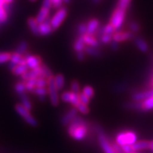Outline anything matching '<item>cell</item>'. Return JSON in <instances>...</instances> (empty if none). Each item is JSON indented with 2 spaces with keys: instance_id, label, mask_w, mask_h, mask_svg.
Wrapping results in <instances>:
<instances>
[{
  "instance_id": "8",
  "label": "cell",
  "mask_w": 153,
  "mask_h": 153,
  "mask_svg": "<svg viewBox=\"0 0 153 153\" xmlns=\"http://www.w3.org/2000/svg\"><path fill=\"white\" fill-rule=\"evenodd\" d=\"M60 98L62 102L71 105L72 107H76V105L80 102L78 94L74 93L71 90L70 91H68V90L67 91H63L62 93L60 94Z\"/></svg>"
},
{
  "instance_id": "5",
  "label": "cell",
  "mask_w": 153,
  "mask_h": 153,
  "mask_svg": "<svg viewBox=\"0 0 153 153\" xmlns=\"http://www.w3.org/2000/svg\"><path fill=\"white\" fill-rule=\"evenodd\" d=\"M54 76H49V78H47V80H48L47 88L49 91V99L50 104L53 106H58L60 104V94H59V90L57 89V88L55 86Z\"/></svg>"
},
{
  "instance_id": "36",
  "label": "cell",
  "mask_w": 153,
  "mask_h": 153,
  "mask_svg": "<svg viewBox=\"0 0 153 153\" xmlns=\"http://www.w3.org/2000/svg\"><path fill=\"white\" fill-rule=\"evenodd\" d=\"M12 53L11 52H0V64L10 62Z\"/></svg>"
},
{
  "instance_id": "32",
  "label": "cell",
  "mask_w": 153,
  "mask_h": 153,
  "mask_svg": "<svg viewBox=\"0 0 153 153\" xmlns=\"http://www.w3.org/2000/svg\"><path fill=\"white\" fill-rule=\"evenodd\" d=\"M75 108L78 111V112H79L80 114H82V115H88V113H89V111H90L88 105L86 104H83V103H82L81 101H80L78 104L76 105Z\"/></svg>"
},
{
  "instance_id": "42",
  "label": "cell",
  "mask_w": 153,
  "mask_h": 153,
  "mask_svg": "<svg viewBox=\"0 0 153 153\" xmlns=\"http://www.w3.org/2000/svg\"><path fill=\"white\" fill-rule=\"evenodd\" d=\"M86 57H87V55H86V53L84 51L83 52L76 53V60H79V61H84V60H86Z\"/></svg>"
},
{
  "instance_id": "25",
  "label": "cell",
  "mask_w": 153,
  "mask_h": 153,
  "mask_svg": "<svg viewBox=\"0 0 153 153\" xmlns=\"http://www.w3.org/2000/svg\"><path fill=\"white\" fill-rule=\"evenodd\" d=\"M28 71H29V68H28L27 65H16L11 70L12 73L14 75L20 76H22L23 74H25Z\"/></svg>"
},
{
  "instance_id": "27",
  "label": "cell",
  "mask_w": 153,
  "mask_h": 153,
  "mask_svg": "<svg viewBox=\"0 0 153 153\" xmlns=\"http://www.w3.org/2000/svg\"><path fill=\"white\" fill-rule=\"evenodd\" d=\"M28 47H29V44H28L27 41H25V40L21 41L18 44V45H17L16 49L15 52H16V53H18V54H20V55H25L27 53Z\"/></svg>"
},
{
  "instance_id": "9",
  "label": "cell",
  "mask_w": 153,
  "mask_h": 153,
  "mask_svg": "<svg viewBox=\"0 0 153 153\" xmlns=\"http://www.w3.org/2000/svg\"><path fill=\"white\" fill-rule=\"evenodd\" d=\"M134 38V34L129 30H119L117 31L112 36V41L117 44L124 43Z\"/></svg>"
},
{
  "instance_id": "3",
  "label": "cell",
  "mask_w": 153,
  "mask_h": 153,
  "mask_svg": "<svg viewBox=\"0 0 153 153\" xmlns=\"http://www.w3.org/2000/svg\"><path fill=\"white\" fill-rule=\"evenodd\" d=\"M138 140V134L134 131L131 130L122 131L118 133L115 137V142L120 146H133Z\"/></svg>"
},
{
  "instance_id": "26",
  "label": "cell",
  "mask_w": 153,
  "mask_h": 153,
  "mask_svg": "<svg viewBox=\"0 0 153 153\" xmlns=\"http://www.w3.org/2000/svg\"><path fill=\"white\" fill-rule=\"evenodd\" d=\"M15 91L16 93L19 95V96H22L23 94H27V88H26V84H25V82L24 81H18L17 82H16L15 84Z\"/></svg>"
},
{
  "instance_id": "43",
  "label": "cell",
  "mask_w": 153,
  "mask_h": 153,
  "mask_svg": "<svg viewBox=\"0 0 153 153\" xmlns=\"http://www.w3.org/2000/svg\"><path fill=\"white\" fill-rule=\"evenodd\" d=\"M46 8H49V9H52L53 8V4H52V2L51 0H43L42 1V5Z\"/></svg>"
},
{
  "instance_id": "17",
  "label": "cell",
  "mask_w": 153,
  "mask_h": 153,
  "mask_svg": "<svg viewBox=\"0 0 153 153\" xmlns=\"http://www.w3.org/2000/svg\"><path fill=\"white\" fill-rule=\"evenodd\" d=\"M134 45L137 48V49L142 53H147L149 51V44L147 43V41L146 39H144L141 37H137L134 39Z\"/></svg>"
},
{
  "instance_id": "13",
  "label": "cell",
  "mask_w": 153,
  "mask_h": 153,
  "mask_svg": "<svg viewBox=\"0 0 153 153\" xmlns=\"http://www.w3.org/2000/svg\"><path fill=\"white\" fill-rule=\"evenodd\" d=\"M87 33L96 35L98 31L101 27V23L98 18H91L87 22Z\"/></svg>"
},
{
  "instance_id": "31",
  "label": "cell",
  "mask_w": 153,
  "mask_h": 153,
  "mask_svg": "<svg viewBox=\"0 0 153 153\" xmlns=\"http://www.w3.org/2000/svg\"><path fill=\"white\" fill-rule=\"evenodd\" d=\"M112 36L113 35H111V34H100L99 35L98 38L100 44L108 45L112 42Z\"/></svg>"
},
{
  "instance_id": "15",
  "label": "cell",
  "mask_w": 153,
  "mask_h": 153,
  "mask_svg": "<svg viewBox=\"0 0 153 153\" xmlns=\"http://www.w3.org/2000/svg\"><path fill=\"white\" fill-rule=\"evenodd\" d=\"M153 96V89H148V90H144V91H139L134 93L132 95V100L134 102H141L143 100H146Z\"/></svg>"
},
{
  "instance_id": "14",
  "label": "cell",
  "mask_w": 153,
  "mask_h": 153,
  "mask_svg": "<svg viewBox=\"0 0 153 153\" xmlns=\"http://www.w3.org/2000/svg\"><path fill=\"white\" fill-rule=\"evenodd\" d=\"M55 32L49 21L42 22L38 26V33L40 37H48Z\"/></svg>"
},
{
  "instance_id": "30",
  "label": "cell",
  "mask_w": 153,
  "mask_h": 153,
  "mask_svg": "<svg viewBox=\"0 0 153 153\" xmlns=\"http://www.w3.org/2000/svg\"><path fill=\"white\" fill-rule=\"evenodd\" d=\"M82 93H83L86 96H88V98L93 99L94 97V94H95V91H94V88L91 85H85L83 86L82 88Z\"/></svg>"
},
{
  "instance_id": "21",
  "label": "cell",
  "mask_w": 153,
  "mask_h": 153,
  "mask_svg": "<svg viewBox=\"0 0 153 153\" xmlns=\"http://www.w3.org/2000/svg\"><path fill=\"white\" fill-rule=\"evenodd\" d=\"M149 144L150 140H138L136 143H134L131 146L133 152H141L145 150H149Z\"/></svg>"
},
{
  "instance_id": "35",
  "label": "cell",
  "mask_w": 153,
  "mask_h": 153,
  "mask_svg": "<svg viewBox=\"0 0 153 153\" xmlns=\"http://www.w3.org/2000/svg\"><path fill=\"white\" fill-rule=\"evenodd\" d=\"M70 88L71 91L74 92L76 94H79L82 90H81V85L77 80H72L70 83Z\"/></svg>"
},
{
  "instance_id": "50",
  "label": "cell",
  "mask_w": 153,
  "mask_h": 153,
  "mask_svg": "<svg viewBox=\"0 0 153 153\" xmlns=\"http://www.w3.org/2000/svg\"><path fill=\"white\" fill-rule=\"evenodd\" d=\"M29 1H30V2H36L37 0H29Z\"/></svg>"
},
{
  "instance_id": "40",
  "label": "cell",
  "mask_w": 153,
  "mask_h": 153,
  "mask_svg": "<svg viewBox=\"0 0 153 153\" xmlns=\"http://www.w3.org/2000/svg\"><path fill=\"white\" fill-rule=\"evenodd\" d=\"M78 96H79V100H80V101L83 103V104H86V105H89L90 103V99L88 98V96H86L85 94L82 92H80V93L78 94Z\"/></svg>"
},
{
  "instance_id": "34",
  "label": "cell",
  "mask_w": 153,
  "mask_h": 153,
  "mask_svg": "<svg viewBox=\"0 0 153 153\" xmlns=\"http://www.w3.org/2000/svg\"><path fill=\"white\" fill-rule=\"evenodd\" d=\"M132 1L133 0H117L116 6L120 7V8L126 10H128L129 7L131 5Z\"/></svg>"
},
{
  "instance_id": "45",
  "label": "cell",
  "mask_w": 153,
  "mask_h": 153,
  "mask_svg": "<svg viewBox=\"0 0 153 153\" xmlns=\"http://www.w3.org/2000/svg\"><path fill=\"white\" fill-rule=\"evenodd\" d=\"M110 46H111V48L113 49V50H116V49H118V47H119V44H117V43H116V42H111V44H110Z\"/></svg>"
},
{
  "instance_id": "12",
  "label": "cell",
  "mask_w": 153,
  "mask_h": 153,
  "mask_svg": "<svg viewBox=\"0 0 153 153\" xmlns=\"http://www.w3.org/2000/svg\"><path fill=\"white\" fill-rule=\"evenodd\" d=\"M82 40L84 44H86L87 47H93V48H100V42L99 40V38L96 35L94 34H88L85 33L82 36Z\"/></svg>"
},
{
  "instance_id": "11",
  "label": "cell",
  "mask_w": 153,
  "mask_h": 153,
  "mask_svg": "<svg viewBox=\"0 0 153 153\" xmlns=\"http://www.w3.org/2000/svg\"><path fill=\"white\" fill-rule=\"evenodd\" d=\"M77 116H78V111L75 107H71L62 116V117L60 119V123L62 125L67 127Z\"/></svg>"
},
{
  "instance_id": "2",
  "label": "cell",
  "mask_w": 153,
  "mask_h": 153,
  "mask_svg": "<svg viewBox=\"0 0 153 153\" xmlns=\"http://www.w3.org/2000/svg\"><path fill=\"white\" fill-rule=\"evenodd\" d=\"M128 10H123L120 7L116 6L112 10L109 19V23L115 28L116 31L122 30L124 23L126 22Z\"/></svg>"
},
{
  "instance_id": "28",
  "label": "cell",
  "mask_w": 153,
  "mask_h": 153,
  "mask_svg": "<svg viewBox=\"0 0 153 153\" xmlns=\"http://www.w3.org/2000/svg\"><path fill=\"white\" fill-rule=\"evenodd\" d=\"M20 99H21V104L26 108L27 109L28 111H32L33 110V104H32V101L30 98L28 97L27 94H25L22 96H20Z\"/></svg>"
},
{
  "instance_id": "29",
  "label": "cell",
  "mask_w": 153,
  "mask_h": 153,
  "mask_svg": "<svg viewBox=\"0 0 153 153\" xmlns=\"http://www.w3.org/2000/svg\"><path fill=\"white\" fill-rule=\"evenodd\" d=\"M86 55L91 57H99L101 55V51L100 50V48H93V47H86L85 51Z\"/></svg>"
},
{
  "instance_id": "46",
  "label": "cell",
  "mask_w": 153,
  "mask_h": 153,
  "mask_svg": "<svg viewBox=\"0 0 153 153\" xmlns=\"http://www.w3.org/2000/svg\"><path fill=\"white\" fill-rule=\"evenodd\" d=\"M149 150H151L153 152V140H150V144H149Z\"/></svg>"
},
{
  "instance_id": "38",
  "label": "cell",
  "mask_w": 153,
  "mask_h": 153,
  "mask_svg": "<svg viewBox=\"0 0 153 153\" xmlns=\"http://www.w3.org/2000/svg\"><path fill=\"white\" fill-rule=\"evenodd\" d=\"M128 30L134 34V33H137L140 32V24L137 23L136 22H131L129 23V25H128Z\"/></svg>"
},
{
  "instance_id": "19",
  "label": "cell",
  "mask_w": 153,
  "mask_h": 153,
  "mask_svg": "<svg viewBox=\"0 0 153 153\" xmlns=\"http://www.w3.org/2000/svg\"><path fill=\"white\" fill-rule=\"evenodd\" d=\"M86 44H84L83 40H82V36L77 35V37L75 38L73 44H72V49L76 52V53H79V52H83L85 51L86 49Z\"/></svg>"
},
{
  "instance_id": "49",
  "label": "cell",
  "mask_w": 153,
  "mask_h": 153,
  "mask_svg": "<svg viewBox=\"0 0 153 153\" xmlns=\"http://www.w3.org/2000/svg\"><path fill=\"white\" fill-rule=\"evenodd\" d=\"M93 1L94 2V3H98V2H100V0H93Z\"/></svg>"
},
{
  "instance_id": "1",
  "label": "cell",
  "mask_w": 153,
  "mask_h": 153,
  "mask_svg": "<svg viewBox=\"0 0 153 153\" xmlns=\"http://www.w3.org/2000/svg\"><path fill=\"white\" fill-rule=\"evenodd\" d=\"M67 134L71 139L76 141H82L84 139H86L88 134V128L86 121L80 116H77L67 126Z\"/></svg>"
},
{
  "instance_id": "18",
  "label": "cell",
  "mask_w": 153,
  "mask_h": 153,
  "mask_svg": "<svg viewBox=\"0 0 153 153\" xmlns=\"http://www.w3.org/2000/svg\"><path fill=\"white\" fill-rule=\"evenodd\" d=\"M10 7L11 5H7L0 8V27L4 25H5L9 21L10 15Z\"/></svg>"
},
{
  "instance_id": "7",
  "label": "cell",
  "mask_w": 153,
  "mask_h": 153,
  "mask_svg": "<svg viewBox=\"0 0 153 153\" xmlns=\"http://www.w3.org/2000/svg\"><path fill=\"white\" fill-rule=\"evenodd\" d=\"M98 143L100 147L104 153H117L113 144L110 142L109 139L104 133H100L98 134Z\"/></svg>"
},
{
  "instance_id": "48",
  "label": "cell",
  "mask_w": 153,
  "mask_h": 153,
  "mask_svg": "<svg viewBox=\"0 0 153 153\" xmlns=\"http://www.w3.org/2000/svg\"><path fill=\"white\" fill-rule=\"evenodd\" d=\"M70 2H71V0H63V3H64V4H68Z\"/></svg>"
},
{
  "instance_id": "4",
  "label": "cell",
  "mask_w": 153,
  "mask_h": 153,
  "mask_svg": "<svg viewBox=\"0 0 153 153\" xmlns=\"http://www.w3.org/2000/svg\"><path fill=\"white\" fill-rule=\"evenodd\" d=\"M67 16H68V10L66 6H62L56 10L55 14L49 19V22L55 31L59 29L63 25V23L67 18Z\"/></svg>"
},
{
  "instance_id": "33",
  "label": "cell",
  "mask_w": 153,
  "mask_h": 153,
  "mask_svg": "<svg viewBox=\"0 0 153 153\" xmlns=\"http://www.w3.org/2000/svg\"><path fill=\"white\" fill-rule=\"evenodd\" d=\"M38 79V78H37ZM37 79H28L27 81L25 82L26 84V88H27V91L29 93H33L34 91V89L36 88V82H37Z\"/></svg>"
},
{
  "instance_id": "20",
  "label": "cell",
  "mask_w": 153,
  "mask_h": 153,
  "mask_svg": "<svg viewBox=\"0 0 153 153\" xmlns=\"http://www.w3.org/2000/svg\"><path fill=\"white\" fill-rule=\"evenodd\" d=\"M27 27L30 30V32L33 33L34 36H39V33H38L39 23L37 22L35 17H29L27 21Z\"/></svg>"
},
{
  "instance_id": "41",
  "label": "cell",
  "mask_w": 153,
  "mask_h": 153,
  "mask_svg": "<svg viewBox=\"0 0 153 153\" xmlns=\"http://www.w3.org/2000/svg\"><path fill=\"white\" fill-rule=\"evenodd\" d=\"M52 2V4H53V8L54 9H59L60 7L64 6V3H63V0H51Z\"/></svg>"
},
{
  "instance_id": "44",
  "label": "cell",
  "mask_w": 153,
  "mask_h": 153,
  "mask_svg": "<svg viewBox=\"0 0 153 153\" xmlns=\"http://www.w3.org/2000/svg\"><path fill=\"white\" fill-rule=\"evenodd\" d=\"M121 147H122L124 153H131L133 152L131 146H121Z\"/></svg>"
},
{
  "instance_id": "16",
  "label": "cell",
  "mask_w": 153,
  "mask_h": 153,
  "mask_svg": "<svg viewBox=\"0 0 153 153\" xmlns=\"http://www.w3.org/2000/svg\"><path fill=\"white\" fill-rule=\"evenodd\" d=\"M50 11H51V9H49V8H46V7H44V6H41L39 10H38V14L36 16V20L37 22L40 24L42 22H46V21H49V16H50Z\"/></svg>"
},
{
  "instance_id": "37",
  "label": "cell",
  "mask_w": 153,
  "mask_h": 153,
  "mask_svg": "<svg viewBox=\"0 0 153 153\" xmlns=\"http://www.w3.org/2000/svg\"><path fill=\"white\" fill-rule=\"evenodd\" d=\"M76 33L77 35L79 36H82L83 34L87 33V25L86 22H81L77 25L76 27Z\"/></svg>"
},
{
  "instance_id": "23",
  "label": "cell",
  "mask_w": 153,
  "mask_h": 153,
  "mask_svg": "<svg viewBox=\"0 0 153 153\" xmlns=\"http://www.w3.org/2000/svg\"><path fill=\"white\" fill-rule=\"evenodd\" d=\"M54 78H55V86L59 90V92L63 90L65 88V85H66V78H65L64 75L61 73H58L54 76Z\"/></svg>"
},
{
  "instance_id": "6",
  "label": "cell",
  "mask_w": 153,
  "mask_h": 153,
  "mask_svg": "<svg viewBox=\"0 0 153 153\" xmlns=\"http://www.w3.org/2000/svg\"><path fill=\"white\" fill-rule=\"evenodd\" d=\"M15 109L17 113L20 115L24 120L26 121V123H27V124L32 126V127H37L38 125V122L32 115L31 111H28L27 109H26L21 103L16 104Z\"/></svg>"
},
{
  "instance_id": "10",
  "label": "cell",
  "mask_w": 153,
  "mask_h": 153,
  "mask_svg": "<svg viewBox=\"0 0 153 153\" xmlns=\"http://www.w3.org/2000/svg\"><path fill=\"white\" fill-rule=\"evenodd\" d=\"M25 56L26 59V62H27V66L29 68V70H33V69H36L39 66H41L44 63L42 61V59L40 56L35 55H32L30 53H27Z\"/></svg>"
},
{
  "instance_id": "47",
  "label": "cell",
  "mask_w": 153,
  "mask_h": 153,
  "mask_svg": "<svg viewBox=\"0 0 153 153\" xmlns=\"http://www.w3.org/2000/svg\"><path fill=\"white\" fill-rule=\"evenodd\" d=\"M14 1L15 0H4V2H5L7 4H9V5H11L14 3Z\"/></svg>"
},
{
  "instance_id": "51",
  "label": "cell",
  "mask_w": 153,
  "mask_h": 153,
  "mask_svg": "<svg viewBox=\"0 0 153 153\" xmlns=\"http://www.w3.org/2000/svg\"><path fill=\"white\" fill-rule=\"evenodd\" d=\"M131 153H140L139 152H132Z\"/></svg>"
},
{
  "instance_id": "39",
  "label": "cell",
  "mask_w": 153,
  "mask_h": 153,
  "mask_svg": "<svg viewBox=\"0 0 153 153\" xmlns=\"http://www.w3.org/2000/svg\"><path fill=\"white\" fill-rule=\"evenodd\" d=\"M48 86V80L45 77H38L36 82V87L37 88H47Z\"/></svg>"
},
{
  "instance_id": "22",
  "label": "cell",
  "mask_w": 153,
  "mask_h": 153,
  "mask_svg": "<svg viewBox=\"0 0 153 153\" xmlns=\"http://www.w3.org/2000/svg\"><path fill=\"white\" fill-rule=\"evenodd\" d=\"M41 101H45L49 96V91L47 88H36L33 92Z\"/></svg>"
},
{
  "instance_id": "24",
  "label": "cell",
  "mask_w": 153,
  "mask_h": 153,
  "mask_svg": "<svg viewBox=\"0 0 153 153\" xmlns=\"http://www.w3.org/2000/svg\"><path fill=\"white\" fill-rule=\"evenodd\" d=\"M139 107L143 111H149L153 110V96L143 100L141 102H139Z\"/></svg>"
}]
</instances>
